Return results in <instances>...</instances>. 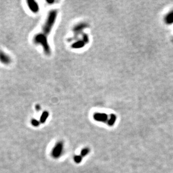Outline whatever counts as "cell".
Here are the masks:
<instances>
[{"mask_svg": "<svg viewBox=\"0 0 173 173\" xmlns=\"http://www.w3.org/2000/svg\"><path fill=\"white\" fill-rule=\"evenodd\" d=\"M109 118V115L103 113H96L93 115V119L97 121L105 123L108 121Z\"/></svg>", "mask_w": 173, "mask_h": 173, "instance_id": "4", "label": "cell"}, {"mask_svg": "<svg viewBox=\"0 0 173 173\" xmlns=\"http://www.w3.org/2000/svg\"><path fill=\"white\" fill-rule=\"evenodd\" d=\"M64 150V144L62 141H59L55 144L52 150L51 156L53 158H58L61 157Z\"/></svg>", "mask_w": 173, "mask_h": 173, "instance_id": "2", "label": "cell"}, {"mask_svg": "<svg viewBox=\"0 0 173 173\" xmlns=\"http://www.w3.org/2000/svg\"><path fill=\"white\" fill-rule=\"evenodd\" d=\"M116 121V116L114 114H110V115L109 116V120L107 121V123L110 126H112L114 125Z\"/></svg>", "mask_w": 173, "mask_h": 173, "instance_id": "7", "label": "cell"}, {"mask_svg": "<svg viewBox=\"0 0 173 173\" xmlns=\"http://www.w3.org/2000/svg\"><path fill=\"white\" fill-rule=\"evenodd\" d=\"M85 42L83 41L82 39L80 40H77L75 41V42L72 44L71 47L72 48L74 49H79V48H83L84 47L85 45Z\"/></svg>", "mask_w": 173, "mask_h": 173, "instance_id": "6", "label": "cell"}, {"mask_svg": "<svg viewBox=\"0 0 173 173\" xmlns=\"http://www.w3.org/2000/svg\"><path fill=\"white\" fill-rule=\"evenodd\" d=\"M57 15V12L56 10H52L49 13L47 19H46V22L43 27V33L46 35H47L50 33L52 26H54L55 22L56 17Z\"/></svg>", "mask_w": 173, "mask_h": 173, "instance_id": "1", "label": "cell"}, {"mask_svg": "<svg viewBox=\"0 0 173 173\" xmlns=\"http://www.w3.org/2000/svg\"></svg>", "mask_w": 173, "mask_h": 173, "instance_id": "12", "label": "cell"}, {"mask_svg": "<svg viewBox=\"0 0 173 173\" xmlns=\"http://www.w3.org/2000/svg\"><path fill=\"white\" fill-rule=\"evenodd\" d=\"M82 156L81 155H75L74 157V160L75 162L77 164H79L81 162L82 160Z\"/></svg>", "mask_w": 173, "mask_h": 173, "instance_id": "10", "label": "cell"}, {"mask_svg": "<svg viewBox=\"0 0 173 173\" xmlns=\"http://www.w3.org/2000/svg\"><path fill=\"white\" fill-rule=\"evenodd\" d=\"M32 123L34 126H38L39 125V121H37L35 119H33L32 121Z\"/></svg>", "mask_w": 173, "mask_h": 173, "instance_id": "11", "label": "cell"}, {"mask_svg": "<svg viewBox=\"0 0 173 173\" xmlns=\"http://www.w3.org/2000/svg\"><path fill=\"white\" fill-rule=\"evenodd\" d=\"M88 24L85 22H81L79 24H78L74 26L73 28V32L74 33V37H77L78 35H79L82 33L83 30L87 28Z\"/></svg>", "mask_w": 173, "mask_h": 173, "instance_id": "3", "label": "cell"}, {"mask_svg": "<svg viewBox=\"0 0 173 173\" xmlns=\"http://www.w3.org/2000/svg\"><path fill=\"white\" fill-rule=\"evenodd\" d=\"M48 117V113L47 111H44L43 114L42 115L41 118V121L42 123H44L46 121Z\"/></svg>", "mask_w": 173, "mask_h": 173, "instance_id": "8", "label": "cell"}, {"mask_svg": "<svg viewBox=\"0 0 173 173\" xmlns=\"http://www.w3.org/2000/svg\"><path fill=\"white\" fill-rule=\"evenodd\" d=\"M164 21L166 24L168 25L173 24V10L170 11L165 15Z\"/></svg>", "mask_w": 173, "mask_h": 173, "instance_id": "5", "label": "cell"}, {"mask_svg": "<svg viewBox=\"0 0 173 173\" xmlns=\"http://www.w3.org/2000/svg\"><path fill=\"white\" fill-rule=\"evenodd\" d=\"M89 152V149L88 148H85L81 150V155L82 157H85L86 155L88 154Z\"/></svg>", "mask_w": 173, "mask_h": 173, "instance_id": "9", "label": "cell"}]
</instances>
